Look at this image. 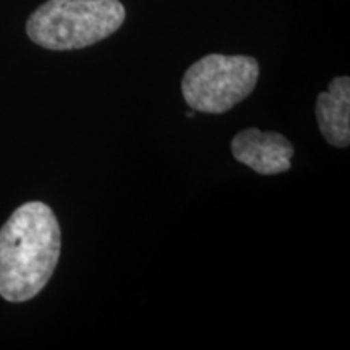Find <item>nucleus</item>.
<instances>
[{
	"label": "nucleus",
	"mask_w": 350,
	"mask_h": 350,
	"mask_svg": "<svg viewBox=\"0 0 350 350\" xmlns=\"http://www.w3.org/2000/svg\"><path fill=\"white\" fill-rule=\"evenodd\" d=\"M60 226L46 203L21 204L0 229V297L21 304L36 297L60 256Z\"/></svg>",
	"instance_id": "obj_1"
},
{
	"label": "nucleus",
	"mask_w": 350,
	"mask_h": 350,
	"mask_svg": "<svg viewBox=\"0 0 350 350\" xmlns=\"http://www.w3.org/2000/svg\"><path fill=\"white\" fill-rule=\"evenodd\" d=\"M124 21L120 0H47L26 21V34L44 49L75 51L109 38Z\"/></svg>",
	"instance_id": "obj_2"
},
{
	"label": "nucleus",
	"mask_w": 350,
	"mask_h": 350,
	"mask_svg": "<svg viewBox=\"0 0 350 350\" xmlns=\"http://www.w3.org/2000/svg\"><path fill=\"white\" fill-rule=\"evenodd\" d=\"M260 65L248 55L209 54L183 75L182 94L196 112L224 113L255 91Z\"/></svg>",
	"instance_id": "obj_3"
},
{
	"label": "nucleus",
	"mask_w": 350,
	"mask_h": 350,
	"mask_svg": "<svg viewBox=\"0 0 350 350\" xmlns=\"http://www.w3.org/2000/svg\"><path fill=\"white\" fill-rule=\"evenodd\" d=\"M230 150L239 163L261 175L287 172L294 156V146L284 135L258 129H247L235 135Z\"/></svg>",
	"instance_id": "obj_4"
},
{
	"label": "nucleus",
	"mask_w": 350,
	"mask_h": 350,
	"mask_svg": "<svg viewBox=\"0 0 350 350\" xmlns=\"http://www.w3.org/2000/svg\"><path fill=\"white\" fill-rule=\"evenodd\" d=\"M317 122L319 131L329 144L347 148L350 143V80L336 77L327 91L317 98Z\"/></svg>",
	"instance_id": "obj_5"
}]
</instances>
